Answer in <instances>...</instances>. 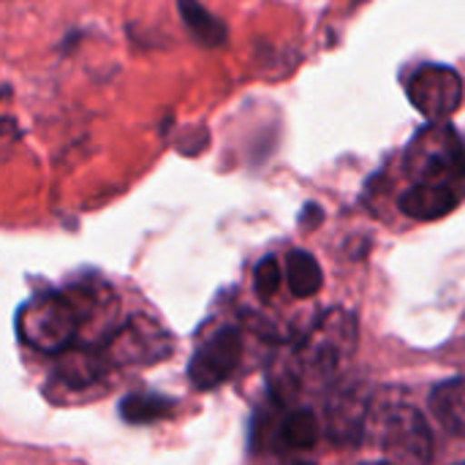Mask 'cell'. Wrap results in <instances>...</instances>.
<instances>
[{
    "instance_id": "1",
    "label": "cell",
    "mask_w": 465,
    "mask_h": 465,
    "mask_svg": "<svg viewBox=\"0 0 465 465\" xmlns=\"http://www.w3.org/2000/svg\"><path fill=\"white\" fill-rule=\"evenodd\" d=\"M411 185H439L465 193V142L450 123H430L406 150Z\"/></svg>"
},
{
    "instance_id": "2",
    "label": "cell",
    "mask_w": 465,
    "mask_h": 465,
    "mask_svg": "<svg viewBox=\"0 0 465 465\" xmlns=\"http://www.w3.org/2000/svg\"><path fill=\"white\" fill-rule=\"evenodd\" d=\"M354 346H357L354 316L349 311H330L313 324V330L302 341L297 357H300V365L311 376L327 379L349 360Z\"/></svg>"
},
{
    "instance_id": "3",
    "label": "cell",
    "mask_w": 465,
    "mask_h": 465,
    "mask_svg": "<svg viewBox=\"0 0 465 465\" xmlns=\"http://www.w3.org/2000/svg\"><path fill=\"white\" fill-rule=\"evenodd\" d=\"M381 452L390 465H430L433 433L425 417L411 406H395L384 417Z\"/></svg>"
},
{
    "instance_id": "4",
    "label": "cell",
    "mask_w": 465,
    "mask_h": 465,
    "mask_svg": "<svg viewBox=\"0 0 465 465\" xmlns=\"http://www.w3.org/2000/svg\"><path fill=\"white\" fill-rule=\"evenodd\" d=\"M242 360V332L237 327H221L199 343L188 362V379L193 390L210 392L226 384Z\"/></svg>"
},
{
    "instance_id": "5",
    "label": "cell",
    "mask_w": 465,
    "mask_h": 465,
    "mask_svg": "<svg viewBox=\"0 0 465 465\" xmlns=\"http://www.w3.org/2000/svg\"><path fill=\"white\" fill-rule=\"evenodd\" d=\"M465 87L460 74L450 65H425L409 82L414 109L430 123H444L463 104Z\"/></svg>"
},
{
    "instance_id": "6",
    "label": "cell",
    "mask_w": 465,
    "mask_h": 465,
    "mask_svg": "<svg viewBox=\"0 0 465 465\" xmlns=\"http://www.w3.org/2000/svg\"><path fill=\"white\" fill-rule=\"evenodd\" d=\"M368 422V390L354 381L343 384L327 403V436L335 444H360Z\"/></svg>"
},
{
    "instance_id": "7",
    "label": "cell",
    "mask_w": 465,
    "mask_h": 465,
    "mask_svg": "<svg viewBox=\"0 0 465 465\" xmlns=\"http://www.w3.org/2000/svg\"><path fill=\"white\" fill-rule=\"evenodd\" d=\"M463 202L460 191L452 188H439V185H409L401 193V213L414 221H436L450 215L458 204Z\"/></svg>"
},
{
    "instance_id": "8",
    "label": "cell",
    "mask_w": 465,
    "mask_h": 465,
    "mask_svg": "<svg viewBox=\"0 0 465 465\" xmlns=\"http://www.w3.org/2000/svg\"><path fill=\"white\" fill-rule=\"evenodd\" d=\"M430 409L450 433L465 439V379L441 381L430 392Z\"/></svg>"
},
{
    "instance_id": "9",
    "label": "cell",
    "mask_w": 465,
    "mask_h": 465,
    "mask_svg": "<svg viewBox=\"0 0 465 465\" xmlns=\"http://www.w3.org/2000/svg\"><path fill=\"white\" fill-rule=\"evenodd\" d=\"M177 11L191 38L199 41L202 46H221L226 41V25L215 14H210L199 0H177Z\"/></svg>"
},
{
    "instance_id": "10",
    "label": "cell",
    "mask_w": 465,
    "mask_h": 465,
    "mask_svg": "<svg viewBox=\"0 0 465 465\" xmlns=\"http://www.w3.org/2000/svg\"><path fill=\"white\" fill-rule=\"evenodd\" d=\"M286 283H289L292 294L300 297V300H308V297L319 294V289L324 283L319 262L308 251H292L286 256Z\"/></svg>"
},
{
    "instance_id": "11",
    "label": "cell",
    "mask_w": 465,
    "mask_h": 465,
    "mask_svg": "<svg viewBox=\"0 0 465 465\" xmlns=\"http://www.w3.org/2000/svg\"><path fill=\"white\" fill-rule=\"evenodd\" d=\"M172 406H174V401L166 398V395H158V392H134V395L123 398L120 417L128 425H150V422H158V420L169 417Z\"/></svg>"
},
{
    "instance_id": "12",
    "label": "cell",
    "mask_w": 465,
    "mask_h": 465,
    "mask_svg": "<svg viewBox=\"0 0 465 465\" xmlns=\"http://www.w3.org/2000/svg\"><path fill=\"white\" fill-rule=\"evenodd\" d=\"M319 441V422L311 411H292L278 425V444L283 450H311Z\"/></svg>"
},
{
    "instance_id": "13",
    "label": "cell",
    "mask_w": 465,
    "mask_h": 465,
    "mask_svg": "<svg viewBox=\"0 0 465 465\" xmlns=\"http://www.w3.org/2000/svg\"><path fill=\"white\" fill-rule=\"evenodd\" d=\"M253 289H256V294L262 300H270V297L278 294V289H281V264H278V259L267 256V259H262L256 264V270H253Z\"/></svg>"
},
{
    "instance_id": "14",
    "label": "cell",
    "mask_w": 465,
    "mask_h": 465,
    "mask_svg": "<svg viewBox=\"0 0 465 465\" xmlns=\"http://www.w3.org/2000/svg\"><path fill=\"white\" fill-rule=\"evenodd\" d=\"M5 95H8V90H5V87H0V98H5ZM3 128H11V131H14V128H16V123H14V120H0V134H5Z\"/></svg>"
},
{
    "instance_id": "15",
    "label": "cell",
    "mask_w": 465,
    "mask_h": 465,
    "mask_svg": "<svg viewBox=\"0 0 465 465\" xmlns=\"http://www.w3.org/2000/svg\"><path fill=\"white\" fill-rule=\"evenodd\" d=\"M362 465H390V463H362Z\"/></svg>"
},
{
    "instance_id": "16",
    "label": "cell",
    "mask_w": 465,
    "mask_h": 465,
    "mask_svg": "<svg viewBox=\"0 0 465 465\" xmlns=\"http://www.w3.org/2000/svg\"><path fill=\"white\" fill-rule=\"evenodd\" d=\"M292 465H313V463H292Z\"/></svg>"
},
{
    "instance_id": "17",
    "label": "cell",
    "mask_w": 465,
    "mask_h": 465,
    "mask_svg": "<svg viewBox=\"0 0 465 465\" xmlns=\"http://www.w3.org/2000/svg\"><path fill=\"white\" fill-rule=\"evenodd\" d=\"M458 465H465V463H458Z\"/></svg>"
}]
</instances>
